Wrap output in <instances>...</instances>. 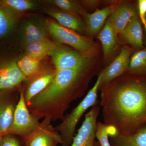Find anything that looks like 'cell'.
Instances as JSON below:
<instances>
[{
    "label": "cell",
    "mask_w": 146,
    "mask_h": 146,
    "mask_svg": "<svg viewBox=\"0 0 146 146\" xmlns=\"http://www.w3.org/2000/svg\"><path fill=\"white\" fill-rule=\"evenodd\" d=\"M112 5L113 9L108 18L117 36L125 28L131 19L138 15V5L127 1L117 2Z\"/></svg>",
    "instance_id": "14"
},
{
    "label": "cell",
    "mask_w": 146,
    "mask_h": 146,
    "mask_svg": "<svg viewBox=\"0 0 146 146\" xmlns=\"http://www.w3.org/2000/svg\"><path fill=\"white\" fill-rule=\"evenodd\" d=\"M17 61L18 68L24 76L28 79L37 75L46 68L38 60L25 54Z\"/></svg>",
    "instance_id": "21"
},
{
    "label": "cell",
    "mask_w": 146,
    "mask_h": 146,
    "mask_svg": "<svg viewBox=\"0 0 146 146\" xmlns=\"http://www.w3.org/2000/svg\"><path fill=\"white\" fill-rule=\"evenodd\" d=\"M0 5L22 15L30 11L40 9L41 7L39 3L32 0H0Z\"/></svg>",
    "instance_id": "24"
},
{
    "label": "cell",
    "mask_w": 146,
    "mask_h": 146,
    "mask_svg": "<svg viewBox=\"0 0 146 146\" xmlns=\"http://www.w3.org/2000/svg\"><path fill=\"white\" fill-rule=\"evenodd\" d=\"M109 138L111 146H146V125L130 136L115 135Z\"/></svg>",
    "instance_id": "20"
},
{
    "label": "cell",
    "mask_w": 146,
    "mask_h": 146,
    "mask_svg": "<svg viewBox=\"0 0 146 146\" xmlns=\"http://www.w3.org/2000/svg\"><path fill=\"white\" fill-rule=\"evenodd\" d=\"M42 3L49 6L58 9L60 10L75 15L83 16L86 12L81 2L74 0H46Z\"/></svg>",
    "instance_id": "23"
},
{
    "label": "cell",
    "mask_w": 146,
    "mask_h": 146,
    "mask_svg": "<svg viewBox=\"0 0 146 146\" xmlns=\"http://www.w3.org/2000/svg\"><path fill=\"white\" fill-rule=\"evenodd\" d=\"M102 46L104 58L108 61L111 59L117 51V39L112 27L109 18H108L104 27L100 32L98 36Z\"/></svg>",
    "instance_id": "17"
},
{
    "label": "cell",
    "mask_w": 146,
    "mask_h": 146,
    "mask_svg": "<svg viewBox=\"0 0 146 146\" xmlns=\"http://www.w3.org/2000/svg\"><path fill=\"white\" fill-rule=\"evenodd\" d=\"M100 108L98 105L92 107L85 115L82 125L73 138L70 146H94L97 128V119Z\"/></svg>",
    "instance_id": "10"
},
{
    "label": "cell",
    "mask_w": 146,
    "mask_h": 146,
    "mask_svg": "<svg viewBox=\"0 0 146 146\" xmlns=\"http://www.w3.org/2000/svg\"><path fill=\"white\" fill-rule=\"evenodd\" d=\"M56 43L49 39L34 42L25 48V54L42 60L47 56L50 55Z\"/></svg>",
    "instance_id": "22"
},
{
    "label": "cell",
    "mask_w": 146,
    "mask_h": 146,
    "mask_svg": "<svg viewBox=\"0 0 146 146\" xmlns=\"http://www.w3.org/2000/svg\"><path fill=\"white\" fill-rule=\"evenodd\" d=\"M26 80L16 60H0V91L16 90Z\"/></svg>",
    "instance_id": "12"
},
{
    "label": "cell",
    "mask_w": 146,
    "mask_h": 146,
    "mask_svg": "<svg viewBox=\"0 0 146 146\" xmlns=\"http://www.w3.org/2000/svg\"><path fill=\"white\" fill-rule=\"evenodd\" d=\"M134 50L129 46H125L112 63L101 72L99 89L127 72L130 58Z\"/></svg>",
    "instance_id": "9"
},
{
    "label": "cell",
    "mask_w": 146,
    "mask_h": 146,
    "mask_svg": "<svg viewBox=\"0 0 146 146\" xmlns=\"http://www.w3.org/2000/svg\"><path fill=\"white\" fill-rule=\"evenodd\" d=\"M46 19L34 16L26 18L22 22L18 30V36L24 48L34 42L49 39Z\"/></svg>",
    "instance_id": "7"
},
{
    "label": "cell",
    "mask_w": 146,
    "mask_h": 146,
    "mask_svg": "<svg viewBox=\"0 0 146 146\" xmlns=\"http://www.w3.org/2000/svg\"><path fill=\"white\" fill-rule=\"evenodd\" d=\"M23 16L10 9L0 5V39L11 34Z\"/></svg>",
    "instance_id": "19"
},
{
    "label": "cell",
    "mask_w": 146,
    "mask_h": 146,
    "mask_svg": "<svg viewBox=\"0 0 146 146\" xmlns=\"http://www.w3.org/2000/svg\"><path fill=\"white\" fill-rule=\"evenodd\" d=\"M98 71L95 64L56 71L49 85L27 105L29 110L39 120L62 121L71 103L84 95Z\"/></svg>",
    "instance_id": "2"
},
{
    "label": "cell",
    "mask_w": 146,
    "mask_h": 146,
    "mask_svg": "<svg viewBox=\"0 0 146 146\" xmlns=\"http://www.w3.org/2000/svg\"><path fill=\"white\" fill-rule=\"evenodd\" d=\"M144 27L145 31V38H144V44L145 45V47H146V16L145 17V25L144 26Z\"/></svg>",
    "instance_id": "30"
},
{
    "label": "cell",
    "mask_w": 146,
    "mask_h": 146,
    "mask_svg": "<svg viewBox=\"0 0 146 146\" xmlns=\"http://www.w3.org/2000/svg\"><path fill=\"white\" fill-rule=\"evenodd\" d=\"M137 5H138V16L144 26L145 24L146 0H139L138 1Z\"/></svg>",
    "instance_id": "28"
},
{
    "label": "cell",
    "mask_w": 146,
    "mask_h": 146,
    "mask_svg": "<svg viewBox=\"0 0 146 146\" xmlns=\"http://www.w3.org/2000/svg\"><path fill=\"white\" fill-rule=\"evenodd\" d=\"M49 56L56 71L94 64L95 58L86 56L76 50L58 43Z\"/></svg>",
    "instance_id": "5"
},
{
    "label": "cell",
    "mask_w": 146,
    "mask_h": 146,
    "mask_svg": "<svg viewBox=\"0 0 146 146\" xmlns=\"http://www.w3.org/2000/svg\"><path fill=\"white\" fill-rule=\"evenodd\" d=\"M94 146H101L100 144L98 141H95Z\"/></svg>",
    "instance_id": "31"
},
{
    "label": "cell",
    "mask_w": 146,
    "mask_h": 146,
    "mask_svg": "<svg viewBox=\"0 0 146 146\" xmlns=\"http://www.w3.org/2000/svg\"><path fill=\"white\" fill-rule=\"evenodd\" d=\"M50 36L57 43L65 44L86 56L95 58L98 53V47L91 38L66 28L52 18L47 19Z\"/></svg>",
    "instance_id": "4"
},
{
    "label": "cell",
    "mask_w": 146,
    "mask_h": 146,
    "mask_svg": "<svg viewBox=\"0 0 146 146\" xmlns=\"http://www.w3.org/2000/svg\"><path fill=\"white\" fill-rule=\"evenodd\" d=\"M99 91L104 123L116 135L130 136L146 125V75L127 72Z\"/></svg>",
    "instance_id": "1"
},
{
    "label": "cell",
    "mask_w": 146,
    "mask_h": 146,
    "mask_svg": "<svg viewBox=\"0 0 146 146\" xmlns=\"http://www.w3.org/2000/svg\"><path fill=\"white\" fill-rule=\"evenodd\" d=\"M82 4L83 6L89 8H96L99 4L100 1L95 0H88V1H81Z\"/></svg>",
    "instance_id": "29"
},
{
    "label": "cell",
    "mask_w": 146,
    "mask_h": 146,
    "mask_svg": "<svg viewBox=\"0 0 146 146\" xmlns=\"http://www.w3.org/2000/svg\"><path fill=\"white\" fill-rule=\"evenodd\" d=\"M0 146H22L19 140L12 134H7L0 137Z\"/></svg>",
    "instance_id": "27"
},
{
    "label": "cell",
    "mask_w": 146,
    "mask_h": 146,
    "mask_svg": "<svg viewBox=\"0 0 146 146\" xmlns=\"http://www.w3.org/2000/svg\"><path fill=\"white\" fill-rule=\"evenodd\" d=\"M101 77L99 75L96 83L84 98L69 114L64 117L62 122L55 127L62 138L61 146H70L74 136L76 127L80 118L90 108L97 104L98 93Z\"/></svg>",
    "instance_id": "3"
},
{
    "label": "cell",
    "mask_w": 146,
    "mask_h": 146,
    "mask_svg": "<svg viewBox=\"0 0 146 146\" xmlns=\"http://www.w3.org/2000/svg\"><path fill=\"white\" fill-rule=\"evenodd\" d=\"M50 119L44 118L33 132L22 138L25 146H57L62 144L59 133L52 124Z\"/></svg>",
    "instance_id": "8"
},
{
    "label": "cell",
    "mask_w": 146,
    "mask_h": 146,
    "mask_svg": "<svg viewBox=\"0 0 146 146\" xmlns=\"http://www.w3.org/2000/svg\"><path fill=\"white\" fill-rule=\"evenodd\" d=\"M56 71L54 68H46L37 75L26 79L23 87L24 97L27 104L49 85L54 78Z\"/></svg>",
    "instance_id": "15"
},
{
    "label": "cell",
    "mask_w": 146,
    "mask_h": 146,
    "mask_svg": "<svg viewBox=\"0 0 146 146\" xmlns=\"http://www.w3.org/2000/svg\"><path fill=\"white\" fill-rule=\"evenodd\" d=\"M40 9L43 13L53 18L62 27L85 36L89 35L85 21L79 16L65 12L52 7H41Z\"/></svg>",
    "instance_id": "11"
},
{
    "label": "cell",
    "mask_w": 146,
    "mask_h": 146,
    "mask_svg": "<svg viewBox=\"0 0 146 146\" xmlns=\"http://www.w3.org/2000/svg\"><path fill=\"white\" fill-rule=\"evenodd\" d=\"M117 134L115 128L106 125L104 123L98 122L97 124L96 137L101 146H111L110 143V136Z\"/></svg>",
    "instance_id": "26"
},
{
    "label": "cell",
    "mask_w": 146,
    "mask_h": 146,
    "mask_svg": "<svg viewBox=\"0 0 146 146\" xmlns=\"http://www.w3.org/2000/svg\"><path fill=\"white\" fill-rule=\"evenodd\" d=\"M141 21L138 14L134 16L129 22L123 30L117 35L135 51L142 49L145 47Z\"/></svg>",
    "instance_id": "16"
},
{
    "label": "cell",
    "mask_w": 146,
    "mask_h": 146,
    "mask_svg": "<svg viewBox=\"0 0 146 146\" xmlns=\"http://www.w3.org/2000/svg\"><path fill=\"white\" fill-rule=\"evenodd\" d=\"M15 90L0 91V137L7 134L13 122L20 96L14 94Z\"/></svg>",
    "instance_id": "13"
},
{
    "label": "cell",
    "mask_w": 146,
    "mask_h": 146,
    "mask_svg": "<svg viewBox=\"0 0 146 146\" xmlns=\"http://www.w3.org/2000/svg\"><path fill=\"white\" fill-rule=\"evenodd\" d=\"M127 72L146 75V47L134 52L130 58Z\"/></svg>",
    "instance_id": "25"
},
{
    "label": "cell",
    "mask_w": 146,
    "mask_h": 146,
    "mask_svg": "<svg viewBox=\"0 0 146 146\" xmlns=\"http://www.w3.org/2000/svg\"><path fill=\"white\" fill-rule=\"evenodd\" d=\"M113 9V5L106 7L102 9H97L93 13L85 12L83 15L89 35H96L103 27L108 16L110 15Z\"/></svg>",
    "instance_id": "18"
},
{
    "label": "cell",
    "mask_w": 146,
    "mask_h": 146,
    "mask_svg": "<svg viewBox=\"0 0 146 146\" xmlns=\"http://www.w3.org/2000/svg\"><path fill=\"white\" fill-rule=\"evenodd\" d=\"M39 123V119L32 115L29 110L22 88L20 91V99L14 112L13 122L7 134L23 138L36 130Z\"/></svg>",
    "instance_id": "6"
}]
</instances>
